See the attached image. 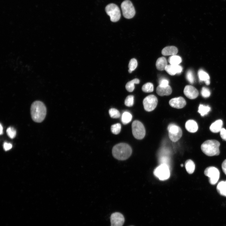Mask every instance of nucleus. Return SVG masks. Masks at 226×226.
<instances>
[{"mask_svg":"<svg viewBox=\"0 0 226 226\" xmlns=\"http://www.w3.org/2000/svg\"><path fill=\"white\" fill-rule=\"evenodd\" d=\"M32 119L36 122H41L45 119L46 114V108L42 102L36 101L32 103L30 108Z\"/></svg>","mask_w":226,"mask_h":226,"instance_id":"obj_1","label":"nucleus"},{"mask_svg":"<svg viewBox=\"0 0 226 226\" xmlns=\"http://www.w3.org/2000/svg\"><path fill=\"white\" fill-rule=\"evenodd\" d=\"M132 149L128 144L120 143L115 145L112 149V154L116 159L124 160L128 159L131 155Z\"/></svg>","mask_w":226,"mask_h":226,"instance_id":"obj_2","label":"nucleus"},{"mask_svg":"<svg viewBox=\"0 0 226 226\" xmlns=\"http://www.w3.org/2000/svg\"><path fill=\"white\" fill-rule=\"evenodd\" d=\"M220 143L215 140L205 141L201 145V149L206 155L209 156H217L220 154Z\"/></svg>","mask_w":226,"mask_h":226,"instance_id":"obj_3","label":"nucleus"},{"mask_svg":"<svg viewBox=\"0 0 226 226\" xmlns=\"http://www.w3.org/2000/svg\"><path fill=\"white\" fill-rule=\"evenodd\" d=\"M132 133L134 137L137 139H143L145 135V130L143 124L139 121L135 120L132 125Z\"/></svg>","mask_w":226,"mask_h":226,"instance_id":"obj_4","label":"nucleus"},{"mask_svg":"<svg viewBox=\"0 0 226 226\" xmlns=\"http://www.w3.org/2000/svg\"><path fill=\"white\" fill-rule=\"evenodd\" d=\"M153 174L160 180H164L168 179L170 175L168 166L166 164H162L155 169Z\"/></svg>","mask_w":226,"mask_h":226,"instance_id":"obj_5","label":"nucleus"},{"mask_svg":"<svg viewBox=\"0 0 226 226\" xmlns=\"http://www.w3.org/2000/svg\"><path fill=\"white\" fill-rule=\"evenodd\" d=\"M105 10L112 22H116L120 19L121 16L120 10L116 5L110 4L106 7Z\"/></svg>","mask_w":226,"mask_h":226,"instance_id":"obj_6","label":"nucleus"},{"mask_svg":"<svg viewBox=\"0 0 226 226\" xmlns=\"http://www.w3.org/2000/svg\"><path fill=\"white\" fill-rule=\"evenodd\" d=\"M121 7L123 15L125 18L130 19L135 15V9L130 1L126 0L124 1L121 4Z\"/></svg>","mask_w":226,"mask_h":226,"instance_id":"obj_7","label":"nucleus"},{"mask_svg":"<svg viewBox=\"0 0 226 226\" xmlns=\"http://www.w3.org/2000/svg\"><path fill=\"white\" fill-rule=\"evenodd\" d=\"M204 174L208 177L209 182L212 185H215L219 178L220 173L218 170L213 166L207 168L204 171Z\"/></svg>","mask_w":226,"mask_h":226,"instance_id":"obj_8","label":"nucleus"},{"mask_svg":"<svg viewBox=\"0 0 226 226\" xmlns=\"http://www.w3.org/2000/svg\"><path fill=\"white\" fill-rule=\"evenodd\" d=\"M168 130L169 137L173 142L177 141L182 136V132L181 128L174 124H169Z\"/></svg>","mask_w":226,"mask_h":226,"instance_id":"obj_9","label":"nucleus"},{"mask_svg":"<svg viewBox=\"0 0 226 226\" xmlns=\"http://www.w3.org/2000/svg\"><path fill=\"white\" fill-rule=\"evenodd\" d=\"M158 102L157 98L154 95H150L143 100V104L145 110L147 111L153 110L156 107Z\"/></svg>","mask_w":226,"mask_h":226,"instance_id":"obj_10","label":"nucleus"},{"mask_svg":"<svg viewBox=\"0 0 226 226\" xmlns=\"http://www.w3.org/2000/svg\"><path fill=\"white\" fill-rule=\"evenodd\" d=\"M111 226H122L125 221L123 215L121 213L115 212L110 217Z\"/></svg>","mask_w":226,"mask_h":226,"instance_id":"obj_11","label":"nucleus"},{"mask_svg":"<svg viewBox=\"0 0 226 226\" xmlns=\"http://www.w3.org/2000/svg\"><path fill=\"white\" fill-rule=\"evenodd\" d=\"M184 93L187 98L190 99L196 98L199 94L198 90L194 87L190 85H187L185 87Z\"/></svg>","mask_w":226,"mask_h":226,"instance_id":"obj_12","label":"nucleus"},{"mask_svg":"<svg viewBox=\"0 0 226 226\" xmlns=\"http://www.w3.org/2000/svg\"><path fill=\"white\" fill-rule=\"evenodd\" d=\"M169 103L172 107L181 109L186 105V102L183 97H179L172 99L170 100Z\"/></svg>","mask_w":226,"mask_h":226,"instance_id":"obj_13","label":"nucleus"},{"mask_svg":"<svg viewBox=\"0 0 226 226\" xmlns=\"http://www.w3.org/2000/svg\"><path fill=\"white\" fill-rule=\"evenodd\" d=\"M182 67L178 65H167L165 70L170 75H174L180 73L182 71Z\"/></svg>","mask_w":226,"mask_h":226,"instance_id":"obj_14","label":"nucleus"},{"mask_svg":"<svg viewBox=\"0 0 226 226\" xmlns=\"http://www.w3.org/2000/svg\"><path fill=\"white\" fill-rule=\"evenodd\" d=\"M156 92L158 95L160 96L169 95L172 92V90L170 85L163 87L159 85L156 88Z\"/></svg>","mask_w":226,"mask_h":226,"instance_id":"obj_15","label":"nucleus"},{"mask_svg":"<svg viewBox=\"0 0 226 226\" xmlns=\"http://www.w3.org/2000/svg\"><path fill=\"white\" fill-rule=\"evenodd\" d=\"M185 127L187 131L191 133L196 132L198 129L197 123L192 120H189L186 122Z\"/></svg>","mask_w":226,"mask_h":226,"instance_id":"obj_16","label":"nucleus"},{"mask_svg":"<svg viewBox=\"0 0 226 226\" xmlns=\"http://www.w3.org/2000/svg\"><path fill=\"white\" fill-rule=\"evenodd\" d=\"M178 52V49L176 47L174 46H170L164 48L161 53L164 56H172L176 55Z\"/></svg>","mask_w":226,"mask_h":226,"instance_id":"obj_17","label":"nucleus"},{"mask_svg":"<svg viewBox=\"0 0 226 226\" xmlns=\"http://www.w3.org/2000/svg\"><path fill=\"white\" fill-rule=\"evenodd\" d=\"M223 125V122L222 120H217L211 125L210 127V130L213 132H220L222 128Z\"/></svg>","mask_w":226,"mask_h":226,"instance_id":"obj_18","label":"nucleus"},{"mask_svg":"<svg viewBox=\"0 0 226 226\" xmlns=\"http://www.w3.org/2000/svg\"><path fill=\"white\" fill-rule=\"evenodd\" d=\"M167 65V62L166 59L164 57L158 58L156 63V66L157 69L159 71L165 70L166 67Z\"/></svg>","mask_w":226,"mask_h":226,"instance_id":"obj_19","label":"nucleus"},{"mask_svg":"<svg viewBox=\"0 0 226 226\" xmlns=\"http://www.w3.org/2000/svg\"><path fill=\"white\" fill-rule=\"evenodd\" d=\"M198 75L200 81H204L207 85L210 84V77L207 73L201 69L198 71Z\"/></svg>","mask_w":226,"mask_h":226,"instance_id":"obj_20","label":"nucleus"},{"mask_svg":"<svg viewBox=\"0 0 226 226\" xmlns=\"http://www.w3.org/2000/svg\"><path fill=\"white\" fill-rule=\"evenodd\" d=\"M216 189L221 195L226 197V180L220 181L217 185Z\"/></svg>","mask_w":226,"mask_h":226,"instance_id":"obj_21","label":"nucleus"},{"mask_svg":"<svg viewBox=\"0 0 226 226\" xmlns=\"http://www.w3.org/2000/svg\"><path fill=\"white\" fill-rule=\"evenodd\" d=\"M185 166L187 172L189 174L193 173L195 169V164L191 159L187 160L185 163Z\"/></svg>","mask_w":226,"mask_h":226,"instance_id":"obj_22","label":"nucleus"},{"mask_svg":"<svg viewBox=\"0 0 226 226\" xmlns=\"http://www.w3.org/2000/svg\"><path fill=\"white\" fill-rule=\"evenodd\" d=\"M140 81L137 78H134L127 82L126 84L125 87L127 90L129 92H132L135 88L134 84L139 83Z\"/></svg>","mask_w":226,"mask_h":226,"instance_id":"obj_23","label":"nucleus"},{"mask_svg":"<svg viewBox=\"0 0 226 226\" xmlns=\"http://www.w3.org/2000/svg\"><path fill=\"white\" fill-rule=\"evenodd\" d=\"M168 62L170 64L172 65H178L182 62L181 57L176 55L170 56L168 59Z\"/></svg>","mask_w":226,"mask_h":226,"instance_id":"obj_24","label":"nucleus"},{"mask_svg":"<svg viewBox=\"0 0 226 226\" xmlns=\"http://www.w3.org/2000/svg\"><path fill=\"white\" fill-rule=\"evenodd\" d=\"M132 118L131 114L127 111L124 112L122 116L121 121L123 124H126L130 122Z\"/></svg>","mask_w":226,"mask_h":226,"instance_id":"obj_25","label":"nucleus"},{"mask_svg":"<svg viewBox=\"0 0 226 226\" xmlns=\"http://www.w3.org/2000/svg\"><path fill=\"white\" fill-rule=\"evenodd\" d=\"M210 110L211 108L208 106L200 104L198 108V112L202 116H204L207 114Z\"/></svg>","mask_w":226,"mask_h":226,"instance_id":"obj_26","label":"nucleus"},{"mask_svg":"<svg viewBox=\"0 0 226 226\" xmlns=\"http://www.w3.org/2000/svg\"><path fill=\"white\" fill-rule=\"evenodd\" d=\"M142 89V91L144 92H152L153 90V86L151 83H147L143 86Z\"/></svg>","mask_w":226,"mask_h":226,"instance_id":"obj_27","label":"nucleus"},{"mask_svg":"<svg viewBox=\"0 0 226 226\" xmlns=\"http://www.w3.org/2000/svg\"><path fill=\"white\" fill-rule=\"evenodd\" d=\"M137 60L135 58L132 59L130 61L129 65L128 72L131 73L137 67Z\"/></svg>","mask_w":226,"mask_h":226,"instance_id":"obj_28","label":"nucleus"},{"mask_svg":"<svg viewBox=\"0 0 226 226\" xmlns=\"http://www.w3.org/2000/svg\"><path fill=\"white\" fill-rule=\"evenodd\" d=\"M121 124L119 123L112 125L111 126V131L112 132L115 134H119L121 130Z\"/></svg>","mask_w":226,"mask_h":226,"instance_id":"obj_29","label":"nucleus"},{"mask_svg":"<svg viewBox=\"0 0 226 226\" xmlns=\"http://www.w3.org/2000/svg\"><path fill=\"white\" fill-rule=\"evenodd\" d=\"M109 115L111 117L117 118L120 117V114L119 111L115 108L110 109L109 111Z\"/></svg>","mask_w":226,"mask_h":226,"instance_id":"obj_30","label":"nucleus"},{"mask_svg":"<svg viewBox=\"0 0 226 226\" xmlns=\"http://www.w3.org/2000/svg\"><path fill=\"white\" fill-rule=\"evenodd\" d=\"M186 78L188 81L191 84L194 83L195 77L193 72L191 70H188L186 72Z\"/></svg>","mask_w":226,"mask_h":226,"instance_id":"obj_31","label":"nucleus"},{"mask_svg":"<svg viewBox=\"0 0 226 226\" xmlns=\"http://www.w3.org/2000/svg\"><path fill=\"white\" fill-rule=\"evenodd\" d=\"M134 97L132 95H129L126 98L124 103L125 105L128 107L132 106L134 104Z\"/></svg>","mask_w":226,"mask_h":226,"instance_id":"obj_32","label":"nucleus"},{"mask_svg":"<svg viewBox=\"0 0 226 226\" xmlns=\"http://www.w3.org/2000/svg\"><path fill=\"white\" fill-rule=\"evenodd\" d=\"M6 132L8 136L11 139L14 138L16 134L15 129L12 127H8L7 129Z\"/></svg>","mask_w":226,"mask_h":226,"instance_id":"obj_33","label":"nucleus"},{"mask_svg":"<svg viewBox=\"0 0 226 226\" xmlns=\"http://www.w3.org/2000/svg\"><path fill=\"white\" fill-rule=\"evenodd\" d=\"M201 93L202 96L205 98L209 97L211 94V92L209 89L205 87L202 88Z\"/></svg>","mask_w":226,"mask_h":226,"instance_id":"obj_34","label":"nucleus"},{"mask_svg":"<svg viewBox=\"0 0 226 226\" xmlns=\"http://www.w3.org/2000/svg\"><path fill=\"white\" fill-rule=\"evenodd\" d=\"M169 81L165 78H161L159 81V85L163 87L168 86L169 85Z\"/></svg>","mask_w":226,"mask_h":226,"instance_id":"obj_35","label":"nucleus"},{"mask_svg":"<svg viewBox=\"0 0 226 226\" xmlns=\"http://www.w3.org/2000/svg\"><path fill=\"white\" fill-rule=\"evenodd\" d=\"M220 135L221 138L226 141V130L222 128L220 131Z\"/></svg>","mask_w":226,"mask_h":226,"instance_id":"obj_36","label":"nucleus"},{"mask_svg":"<svg viewBox=\"0 0 226 226\" xmlns=\"http://www.w3.org/2000/svg\"><path fill=\"white\" fill-rule=\"evenodd\" d=\"M12 147V144L10 143L4 142L3 145V147L5 151H8L11 149Z\"/></svg>","mask_w":226,"mask_h":226,"instance_id":"obj_37","label":"nucleus"},{"mask_svg":"<svg viewBox=\"0 0 226 226\" xmlns=\"http://www.w3.org/2000/svg\"><path fill=\"white\" fill-rule=\"evenodd\" d=\"M222 168L223 172L226 175V159L223 162L222 164Z\"/></svg>","mask_w":226,"mask_h":226,"instance_id":"obj_38","label":"nucleus"},{"mask_svg":"<svg viewBox=\"0 0 226 226\" xmlns=\"http://www.w3.org/2000/svg\"><path fill=\"white\" fill-rule=\"evenodd\" d=\"M0 134L2 135L3 133V127L1 124H0Z\"/></svg>","mask_w":226,"mask_h":226,"instance_id":"obj_39","label":"nucleus"},{"mask_svg":"<svg viewBox=\"0 0 226 226\" xmlns=\"http://www.w3.org/2000/svg\"><path fill=\"white\" fill-rule=\"evenodd\" d=\"M183 164H181V167H183Z\"/></svg>","mask_w":226,"mask_h":226,"instance_id":"obj_40","label":"nucleus"}]
</instances>
